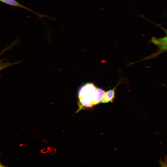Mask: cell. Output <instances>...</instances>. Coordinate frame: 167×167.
I'll list each match as a JSON object with an SVG mask.
<instances>
[{
	"instance_id": "1",
	"label": "cell",
	"mask_w": 167,
	"mask_h": 167,
	"mask_svg": "<svg viewBox=\"0 0 167 167\" xmlns=\"http://www.w3.org/2000/svg\"><path fill=\"white\" fill-rule=\"evenodd\" d=\"M105 93L104 90L97 88L92 83H86L80 86L77 91L79 109L91 108L101 102Z\"/></svg>"
},
{
	"instance_id": "2",
	"label": "cell",
	"mask_w": 167,
	"mask_h": 167,
	"mask_svg": "<svg viewBox=\"0 0 167 167\" xmlns=\"http://www.w3.org/2000/svg\"><path fill=\"white\" fill-rule=\"evenodd\" d=\"M0 1L1 2L8 5L22 8L27 10L35 14L40 18L44 17H48L50 19H52L51 18L49 17L47 15L41 14L35 12L34 11L19 3L16 0H0Z\"/></svg>"
},
{
	"instance_id": "3",
	"label": "cell",
	"mask_w": 167,
	"mask_h": 167,
	"mask_svg": "<svg viewBox=\"0 0 167 167\" xmlns=\"http://www.w3.org/2000/svg\"><path fill=\"white\" fill-rule=\"evenodd\" d=\"M151 41L156 45L160 51H167V37L161 38L152 37Z\"/></svg>"
},
{
	"instance_id": "4",
	"label": "cell",
	"mask_w": 167,
	"mask_h": 167,
	"mask_svg": "<svg viewBox=\"0 0 167 167\" xmlns=\"http://www.w3.org/2000/svg\"><path fill=\"white\" fill-rule=\"evenodd\" d=\"M120 82L118 83L117 85L113 88L105 92V95L102 100L101 103H103L112 102L115 97V91L116 89L120 84Z\"/></svg>"
},
{
	"instance_id": "5",
	"label": "cell",
	"mask_w": 167,
	"mask_h": 167,
	"mask_svg": "<svg viewBox=\"0 0 167 167\" xmlns=\"http://www.w3.org/2000/svg\"><path fill=\"white\" fill-rule=\"evenodd\" d=\"M165 32V33H166V36L167 37V29H165L164 30Z\"/></svg>"
}]
</instances>
